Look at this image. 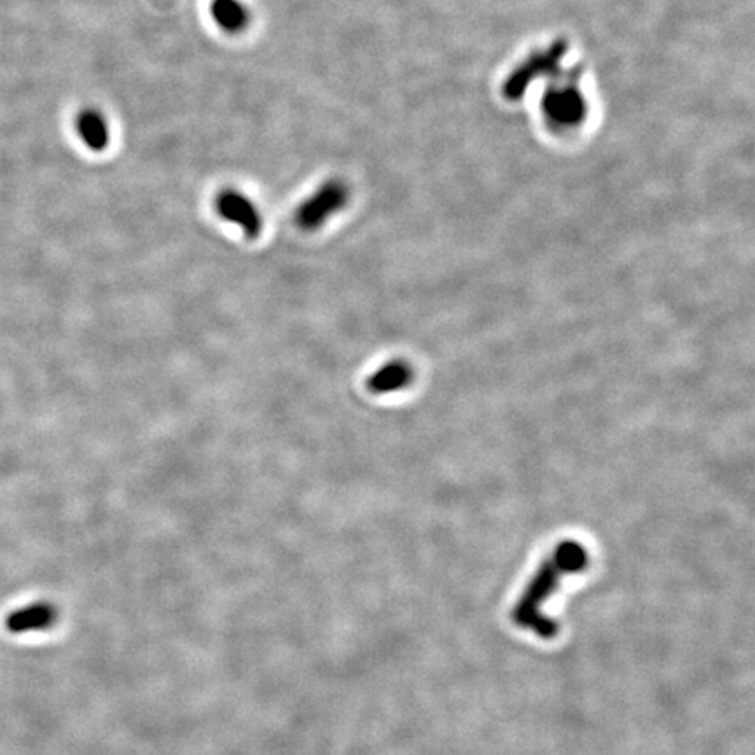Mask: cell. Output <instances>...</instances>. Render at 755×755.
Instances as JSON below:
<instances>
[{"instance_id": "obj_1", "label": "cell", "mask_w": 755, "mask_h": 755, "mask_svg": "<svg viewBox=\"0 0 755 755\" xmlns=\"http://www.w3.org/2000/svg\"><path fill=\"white\" fill-rule=\"evenodd\" d=\"M567 51V41H556L546 51L530 56L527 62L521 63L520 67L507 77L506 83L502 86V95L511 102L520 100L527 93L530 84L537 81L539 77L555 72L556 67L562 63L563 56L567 55Z\"/></svg>"}, {"instance_id": "obj_2", "label": "cell", "mask_w": 755, "mask_h": 755, "mask_svg": "<svg viewBox=\"0 0 755 755\" xmlns=\"http://www.w3.org/2000/svg\"><path fill=\"white\" fill-rule=\"evenodd\" d=\"M347 201L345 184L340 181L327 182L299 207L296 221L306 231L322 228L331 215L338 214L347 205Z\"/></svg>"}, {"instance_id": "obj_3", "label": "cell", "mask_w": 755, "mask_h": 755, "mask_svg": "<svg viewBox=\"0 0 755 755\" xmlns=\"http://www.w3.org/2000/svg\"><path fill=\"white\" fill-rule=\"evenodd\" d=\"M542 109L553 123L562 126L579 125L586 118V100L575 86L551 88L544 93Z\"/></svg>"}, {"instance_id": "obj_4", "label": "cell", "mask_w": 755, "mask_h": 755, "mask_svg": "<svg viewBox=\"0 0 755 755\" xmlns=\"http://www.w3.org/2000/svg\"><path fill=\"white\" fill-rule=\"evenodd\" d=\"M217 214L228 222H233L243 229V233L254 240L263 229V219L257 212V207L245 194L238 193L235 189L222 191L215 200Z\"/></svg>"}, {"instance_id": "obj_5", "label": "cell", "mask_w": 755, "mask_h": 755, "mask_svg": "<svg viewBox=\"0 0 755 755\" xmlns=\"http://www.w3.org/2000/svg\"><path fill=\"white\" fill-rule=\"evenodd\" d=\"M58 619V610L48 602L32 603L27 607L14 610L6 619L7 630L11 633H30L51 628Z\"/></svg>"}, {"instance_id": "obj_6", "label": "cell", "mask_w": 755, "mask_h": 755, "mask_svg": "<svg viewBox=\"0 0 755 755\" xmlns=\"http://www.w3.org/2000/svg\"><path fill=\"white\" fill-rule=\"evenodd\" d=\"M413 376V368L408 362L390 361L369 376L368 388L373 394H390L409 387Z\"/></svg>"}, {"instance_id": "obj_7", "label": "cell", "mask_w": 755, "mask_h": 755, "mask_svg": "<svg viewBox=\"0 0 755 755\" xmlns=\"http://www.w3.org/2000/svg\"><path fill=\"white\" fill-rule=\"evenodd\" d=\"M77 132L93 151H104L109 146V128L100 112L93 109L81 112L77 118Z\"/></svg>"}, {"instance_id": "obj_8", "label": "cell", "mask_w": 755, "mask_h": 755, "mask_svg": "<svg viewBox=\"0 0 755 755\" xmlns=\"http://www.w3.org/2000/svg\"><path fill=\"white\" fill-rule=\"evenodd\" d=\"M210 9L217 25L226 32H240L249 23V11L240 0H214Z\"/></svg>"}]
</instances>
